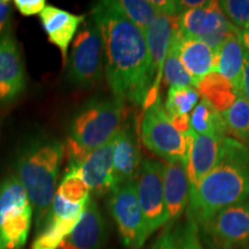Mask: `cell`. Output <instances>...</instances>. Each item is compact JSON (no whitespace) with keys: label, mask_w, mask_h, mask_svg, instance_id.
Masks as SVG:
<instances>
[{"label":"cell","mask_w":249,"mask_h":249,"mask_svg":"<svg viewBox=\"0 0 249 249\" xmlns=\"http://www.w3.org/2000/svg\"><path fill=\"white\" fill-rule=\"evenodd\" d=\"M192 128L187 134L180 133L165 111L161 98L144 108L141 120V139L152 154L166 163L183 161L187 164L193 140Z\"/></svg>","instance_id":"cell-6"},{"label":"cell","mask_w":249,"mask_h":249,"mask_svg":"<svg viewBox=\"0 0 249 249\" xmlns=\"http://www.w3.org/2000/svg\"><path fill=\"white\" fill-rule=\"evenodd\" d=\"M226 136L217 133H194L186 165L189 191L197 186L198 182L216 166Z\"/></svg>","instance_id":"cell-14"},{"label":"cell","mask_w":249,"mask_h":249,"mask_svg":"<svg viewBox=\"0 0 249 249\" xmlns=\"http://www.w3.org/2000/svg\"><path fill=\"white\" fill-rule=\"evenodd\" d=\"M124 121V103L119 99L93 98L86 103L76 112L70 126L65 147L67 170H76L90 151L116 138Z\"/></svg>","instance_id":"cell-4"},{"label":"cell","mask_w":249,"mask_h":249,"mask_svg":"<svg viewBox=\"0 0 249 249\" xmlns=\"http://www.w3.org/2000/svg\"><path fill=\"white\" fill-rule=\"evenodd\" d=\"M207 5L203 7L187 9L180 15L178 20V33L182 38H198V34H200L205 12H207Z\"/></svg>","instance_id":"cell-30"},{"label":"cell","mask_w":249,"mask_h":249,"mask_svg":"<svg viewBox=\"0 0 249 249\" xmlns=\"http://www.w3.org/2000/svg\"><path fill=\"white\" fill-rule=\"evenodd\" d=\"M151 249H178L176 244V236L171 233L169 226L158 236Z\"/></svg>","instance_id":"cell-34"},{"label":"cell","mask_w":249,"mask_h":249,"mask_svg":"<svg viewBox=\"0 0 249 249\" xmlns=\"http://www.w3.org/2000/svg\"><path fill=\"white\" fill-rule=\"evenodd\" d=\"M105 71V48L101 30L91 18L82 23L67 60V77L81 88L96 86Z\"/></svg>","instance_id":"cell-7"},{"label":"cell","mask_w":249,"mask_h":249,"mask_svg":"<svg viewBox=\"0 0 249 249\" xmlns=\"http://www.w3.org/2000/svg\"><path fill=\"white\" fill-rule=\"evenodd\" d=\"M179 55L183 67L194 79L195 85H197V82H200L203 77L214 71L216 54L201 39L182 38L180 36Z\"/></svg>","instance_id":"cell-19"},{"label":"cell","mask_w":249,"mask_h":249,"mask_svg":"<svg viewBox=\"0 0 249 249\" xmlns=\"http://www.w3.org/2000/svg\"><path fill=\"white\" fill-rule=\"evenodd\" d=\"M57 194L71 203H86L90 198V189L76 170H67L57 188Z\"/></svg>","instance_id":"cell-28"},{"label":"cell","mask_w":249,"mask_h":249,"mask_svg":"<svg viewBox=\"0 0 249 249\" xmlns=\"http://www.w3.org/2000/svg\"><path fill=\"white\" fill-rule=\"evenodd\" d=\"M34 209L15 174L0 183V249H22L27 244Z\"/></svg>","instance_id":"cell-5"},{"label":"cell","mask_w":249,"mask_h":249,"mask_svg":"<svg viewBox=\"0 0 249 249\" xmlns=\"http://www.w3.org/2000/svg\"><path fill=\"white\" fill-rule=\"evenodd\" d=\"M39 18L50 43L60 50L62 60L66 61L71 42L75 38L80 26L85 22L86 17L46 5L39 14Z\"/></svg>","instance_id":"cell-17"},{"label":"cell","mask_w":249,"mask_h":249,"mask_svg":"<svg viewBox=\"0 0 249 249\" xmlns=\"http://www.w3.org/2000/svg\"><path fill=\"white\" fill-rule=\"evenodd\" d=\"M220 117L225 124L227 134L249 148V102L241 95Z\"/></svg>","instance_id":"cell-24"},{"label":"cell","mask_w":249,"mask_h":249,"mask_svg":"<svg viewBox=\"0 0 249 249\" xmlns=\"http://www.w3.org/2000/svg\"><path fill=\"white\" fill-rule=\"evenodd\" d=\"M180 4H181L183 11H187V9L203 7L208 4V1H204V0H182V1H180Z\"/></svg>","instance_id":"cell-37"},{"label":"cell","mask_w":249,"mask_h":249,"mask_svg":"<svg viewBox=\"0 0 249 249\" xmlns=\"http://www.w3.org/2000/svg\"><path fill=\"white\" fill-rule=\"evenodd\" d=\"M114 140L90 151L83 158L76 171L88 185L90 192L104 195L112 192V169H113Z\"/></svg>","instance_id":"cell-16"},{"label":"cell","mask_w":249,"mask_h":249,"mask_svg":"<svg viewBox=\"0 0 249 249\" xmlns=\"http://www.w3.org/2000/svg\"><path fill=\"white\" fill-rule=\"evenodd\" d=\"M176 244L178 249H205L201 242L198 225L191 219H187Z\"/></svg>","instance_id":"cell-32"},{"label":"cell","mask_w":249,"mask_h":249,"mask_svg":"<svg viewBox=\"0 0 249 249\" xmlns=\"http://www.w3.org/2000/svg\"><path fill=\"white\" fill-rule=\"evenodd\" d=\"M247 200L249 148L226 136L216 166L189 191L187 217L203 226L219 211Z\"/></svg>","instance_id":"cell-2"},{"label":"cell","mask_w":249,"mask_h":249,"mask_svg":"<svg viewBox=\"0 0 249 249\" xmlns=\"http://www.w3.org/2000/svg\"><path fill=\"white\" fill-rule=\"evenodd\" d=\"M111 2L143 34H145V31L151 27L160 14L151 1L145 0H111Z\"/></svg>","instance_id":"cell-26"},{"label":"cell","mask_w":249,"mask_h":249,"mask_svg":"<svg viewBox=\"0 0 249 249\" xmlns=\"http://www.w3.org/2000/svg\"><path fill=\"white\" fill-rule=\"evenodd\" d=\"M186 163L174 161L163 164V187L169 220L178 219L189 201V182Z\"/></svg>","instance_id":"cell-18"},{"label":"cell","mask_w":249,"mask_h":249,"mask_svg":"<svg viewBox=\"0 0 249 249\" xmlns=\"http://www.w3.org/2000/svg\"><path fill=\"white\" fill-rule=\"evenodd\" d=\"M11 18V2L0 0V39L8 33V23Z\"/></svg>","instance_id":"cell-35"},{"label":"cell","mask_w":249,"mask_h":249,"mask_svg":"<svg viewBox=\"0 0 249 249\" xmlns=\"http://www.w3.org/2000/svg\"><path fill=\"white\" fill-rule=\"evenodd\" d=\"M108 208L124 247L141 249L149 235L139 202L136 180L124 183L112 191Z\"/></svg>","instance_id":"cell-8"},{"label":"cell","mask_w":249,"mask_h":249,"mask_svg":"<svg viewBox=\"0 0 249 249\" xmlns=\"http://www.w3.org/2000/svg\"><path fill=\"white\" fill-rule=\"evenodd\" d=\"M195 88L202 99L209 103L219 114L231 107L242 95L240 89L216 71L203 77Z\"/></svg>","instance_id":"cell-20"},{"label":"cell","mask_w":249,"mask_h":249,"mask_svg":"<svg viewBox=\"0 0 249 249\" xmlns=\"http://www.w3.org/2000/svg\"><path fill=\"white\" fill-rule=\"evenodd\" d=\"M239 39H240L242 46H244L246 51L249 53V30L240 31V35H239Z\"/></svg>","instance_id":"cell-38"},{"label":"cell","mask_w":249,"mask_h":249,"mask_svg":"<svg viewBox=\"0 0 249 249\" xmlns=\"http://www.w3.org/2000/svg\"><path fill=\"white\" fill-rule=\"evenodd\" d=\"M90 18L104 40L105 76L113 97L143 107L154 85L144 34L111 0L98 2Z\"/></svg>","instance_id":"cell-1"},{"label":"cell","mask_w":249,"mask_h":249,"mask_svg":"<svg viewBox=\"0 0 249 249\" xmlns=\"http://www.w3.org/2000/svg\"><path fill=\"white\" fill-rule=\"evenodd\" d=\"M14 5L23 17H33V15L42 13L46 2L44 0H15Z\"/></svg>","instance_id":"cell-33"},{"label":"cell","mask_w":249,"mask_h":249,"mask_svg":"<svg viewBox=\"0 0 249 249\" xmlns=\"http://www.w3.org/2000/svg\"><path fill=\"white\" fill-rule=\"evenodd\" d=\"M107 226L98 205L91 197L87 201L80 220L59 249H102Z\"/></svg>","instance_id":"cell-15"},{"label":"cell","mask_w":249,"mask_h":249,"mask_svg":"<svg viewBox=\"0 0 249 249\" xmlns=\"http://www.w3.org/2000/svg\"><path fill=\"white\" fill-rule=\"evenodd\" d=\"M202 227L223 247L246 244L249 241V200L219 211Z\"/></svg>","instance_id":"cell-11"},{"label":"cell","mask_w":249,"mask_h":249,"mask_svg":"<svg viewBox=\"0 0 249 249\" xmlns=\"http://www.w3.org/2000/svg\"><path fill=\"white\" fill-rule=\"evenodd\" d=\"M179 17H172L167 14H158L151 27L145 31V42H147L149 60H150L151 75L154 77V85L149 92L143 110L150 107L152 103L160 98V83L163 80L164 65L166 60L167 52L171 42V37L174 29L178 27Z\"/></svg>","instance_id":"cell-10"},{"label":"cell","mask_w":249,"mask_h":249,"mask_svg":"<svg viewBox=\"0 0 249 249\" xmlns=\"http://www.w3.org/2000/svg\"><path fill=\"white\" fill-rule=\"evenodd\" d=\"M191 128L195 134L217 133L227 135L225 124L220 114L204 99L198 102L189 116Z\"/></svg>","instance_id":"cell-27"},{"label":"cell","mask_w":249,"mask_h":249,"mask_svg":"<svg viewBox=\"0 0 249 249\" xmlns=\"http://www.w3.org/2000/svg\"><path fill=\"white\" fill-rule=\"evenodd\" d=\"M239 35L229 37L220 46L216 53V65L214 71L225 77L234 87L241 90L242 74H244L245 48L242 46Z\"/></svg>","instance_id":"cell-22"},{"label":"cell","mask_w":249,"mask_h":249,"mask_svg":"<svg viewBox=\"0 0 249 249\" xmlns=\"http://www.w3.org/2000/svg\"><path fill=\"white\" fill-rule=\"evenodd\" d=\"M65 154L64 143L54 139H37L27 144L17 160V174L29 196L40 231L57 193V180Z\"/></svg>","instance_id":"cell-3"},{"label":"cell","mask_w":249,"mask_h":249,"mask_svg":"<svg viewBox=\"0 0 249 249\" xmlns=\"http://www.w3.org/2000/svg\"><path fill=\"white\" fill-rule=\"evenodd\" d=\"M79 220L80 217L48 220L34 239L30 249H59Z\"/></svg>","instance_id":"cell-23"},{"label":"cell","mask_w":249,"mask_h":249,"mask_svg":"<svg viewBox=\"0 0 249 249\" xmlns=\"http://www.w3.org/2000/svg\"><path fill=\"white\" fill-rule=\"evenodd\" d=\"M198 95L194 87H171L167 91V98L164 107L174 127L180 133L187 134L191 130L189 112L197 104Z\"/></svg>","instance_id":"cell-21"},{"label":"cell","mask_w":249,"mask_h":249,"mask_svg":"<svg viewBox=\"0 0 249 249\" xmlns=\"http://www.w3.org/2000/svg\"><path fill=\"white\" fill-rule=\"evenodd\" d=\"M142 161L138 135L132 124L124 121L114 140L112 191L126 182L135 181Z\"/></svg>","instance_id":"cell-12"},{"label":"cell","mask_w":249,"mask_h":249,"mask_svg":"<svg viewBox=\"0 0 249 249\" xmlns=\"http://www.w3.org/2000/svg\"><path fill=\"white\" fill-rule=\"evenodd\" d=\"M178 27L176 28L171 37V42L167 52L166 60L164 65L165 85L170 87H196L195 81L191 76V74L183 67L179 55V33Z\"/></svg>","instance_id":"cell-25"},{"label":"cell","mask_w":249,"mask_h":249,"mask_svg":"<svg viewBox=\"0 0 249 249\" xmlns=\"http://www.w3.org/2000/svg\"><path fill=\"white\" fill-rule=\"evenodd\" d=\"M139 202L150 236L169 220L163 187V164L152 160L142 161L136 178Z\"/></svg>","instance_id":"cell-9"},{"label":"cell","mask_w":249,"mask_h":249,"mask_svg":"<svg viewBox=\"0 0 249 249\" xmlns=\"http://www.w3.org/2000/svg\"><path fill=\"white\" fill-rule=\"evenodd\" d=\"M247 249H249V248H247Z\"/></svg>","instance_id":"cell-39"},{"label":"cell","mask_w":249,"mask_h":249,"mask_svg":"<svg viewBox=\"0 0 249 249\" xmlns=\"http://www.w3.org/2000/svg\"><path fill=\"white\" fill-rule=\"evenodd\" d=\"M241 92L246 99L249 102V53L245 50V61H244V74H242Z\"/></svg>","instance_id":"cell-36"},{"label":"cell","mask_w":249,"mask_h":249,"mask_svg":"<svg viewBox=\"0 0 249 249\" xmlns=\"http://www.w3.org/2000/svg\"><path fill=\"white\" fill-rule=\"evenodd\" d=\"M218 6L232 26L240 31L249 30V0H223Z\"/></svg>","instance_id":"cell-29"},{"label":"cell","mask_w":249,"mask_h":249,"mask_svg":"<svg viewBox=\"0 0 249 249\" xmlns=\"http://www.w3.org/2000/svg\"><path fill=\"white\" fill-rule=\"evenodd\" d=\"M26 87V70L20 48L12 34L0 39V104L11 102Z\"/></svg>","instance_id":"cell-13"},{"label":"cell","mask_w":249,"mask_h":249,"mask_svg":"<svg viewBox=\"0 0 249 249\" xmlns=\"http://www.w3.org/2000/svg\"><path fill=\"white\" fill-rule=\"evenodd\" d=\"M87 203V202H86ZM86 203H71L62 198L60 195L55 193L54 200L52 202L51 209L49 211L48 217H46L45 223L51 219H60V218H76L81 217L83 210H85ZM44 223V224H45Z\"/></svg>","instance_id":"cell-31"}]
</instances>
